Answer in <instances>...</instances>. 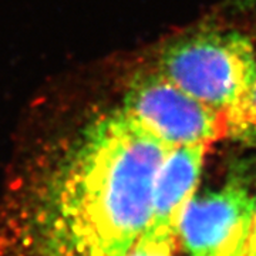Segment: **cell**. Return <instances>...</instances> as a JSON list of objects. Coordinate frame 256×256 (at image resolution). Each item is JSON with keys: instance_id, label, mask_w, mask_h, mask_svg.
Masks as SVG:
<instances>
[{"instance_id": "cell-1", "label": "cell", "mask_w": 256, "mask_h": 256, "mask_svg": "<svg viewBox=\"0 0 256 256\" xmlns=\"http://www.w3.org/2000/svg\"><path fill=\"white\" fill-rule=\"evenodd\" d=\"M170 150L122 110L101 120L0 234V255L127 256L148 225Z\"/></svg>"}, {"instance_id": "cell-8", "label": "cell", "mask_w": 256, "mask_h": 256, "mask_svg": "<svg viewBox=\"0 0 256 256\" xmlns=\"http://www.w3.org/2000/svg\"><path fill=\"white\" fill-rule=\"evenodd\" d=\"M245 256H256V206H255V212H254V220H252L250 232H249L246 255Z\"/></svg>"}, {"instance_id": "cell-5", "label": "cell", "mask_w": 256, "mask_h": 256, "mask_svg": "<svg viewBox=\"0 0 256 256\" xmlns=\"http://www.w3.org/2000/svg\"><path fill=\"white\" fill-rule=\"evenodd\" d=\"M208 146L171 148L158 170L151 216L140 238L178 248L180 224L194 198Z\"/></svg>"}, {"instance_id": "cell-9", "label": "cell", "mask_w": 256, "mask_h": 256, "mask_svg": "<svg viewBox=\"0 0 256 256\" xmlns=\"http://www.w3.org/2000/svg\"><path fill=\"white\" fill-rule=\"evenodd\" d=\"M240 6H256V0H239Z\"/></svg>"}, {"instance_id": "cell-2", "label": "cell", "mask_w": 256, "mask_h": 256, "mask_svg": "<svg viewBox=\"0 0 256 256\" xmlns=\"http://www.w3.org/2000/svg\"><path fill=\"white\" fill-rule=\"evenodd\" d=\"M160 73L228 117L255 87V48L248 37L235 32H200L165 48Z\"/></svg>"}, {"instance_id": "cell-4", "label": "cell", "mask_w": 256, "mask_h": 256, "mask_svg": "<svg viewBox=\"0 0 256 256\" xmlns=\"http://www.w3.org/2000/svg\"><path fill=\"white\" fill-rule=\"evenodd\" d=\"M256 200L236 182L194 196L180 224L184 256H245Z\"/></svg>"}, {"instance_id": "cell-6", "label": "cell", "mask_w": 256, "mask_h": 256, "mask_svg": "<svg viewBox=\"0 0 256 256\" xmlns=\"http://www.w3.org/2000/svg\"><path fill=\"white\" fill-rule=\"evenodd\" d=\"M229 136L256 144V84L238 108L228 114Z\"/></svg>"}, {"instance_id": "cell-3", "label": "cell", "mask_w": 256, "mask_h": 256, "mask_svg": "<svg viewBox=\"0 0 256 256\" xmlns=\"http://www.w3.org/2000/svg\"><path fill=\"white\" fill-rule=\"evenodd\" d=\"M122 111L170 148L210 146L229 137L225 114L195 100L160 72L131 86Z\"/></svg>"}, {"instance_id": "cell-7", "label": "cell", "mask_w": 256, "mask_h": 256, "mask_svg": "<svg viewBox=\"0 0 256 256\" xmlns=\"http://www.w3.org/2000/svg\"><path fill=\"white\" fill-rule=\"evenodd\" d=\"M178 248L170 245H161L146 239L138 238L136 245L130 250L127 256H176Z\"/></svg>"}]
</instances>
